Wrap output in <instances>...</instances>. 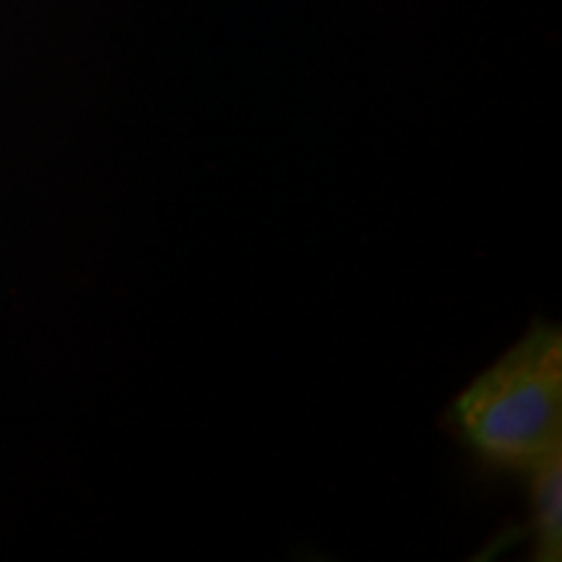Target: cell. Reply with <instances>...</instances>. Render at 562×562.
I'll use <instances>...</instances> for the list:
<instances>
[{"mask_svg": "<svg viewBox=\"0 0 562 562\" xmlns=\"http://www.w3.org/2000/svg\"><path fill=\"white\" fill-rule=\"evenodd\" d=\"M456 425L505 469H533L562 448V336L539 326L461 393Z\"/></svg>", "mask_w": 562, "mask_h": 562, "instance_id": "cell-1", "label": "cell"}, {"mask_svg": "<svg viewBox=\"0 0 562 562\" xmlns=\"http://www.w3.org/2000/svg\"><path fill=\"white\" fill-rule=\"evenodd\" d=\"M533 510H537L539 560L562 558V459L552 453L533 469Z\"/></svg>", "mask_w": 562, "mask_h": 562, "instance_id": "cell-2", "label": "cell"}]
</instances>
